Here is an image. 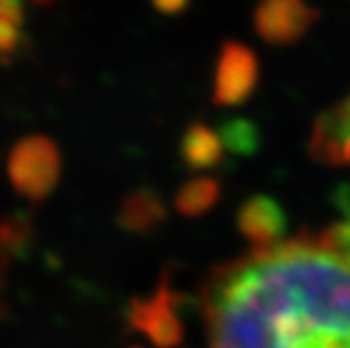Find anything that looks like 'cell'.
<instances>
[{
  "label": "cell",
  "mask_w": 350,
  "mask_h": 348,
  "mask_svg": "<svg viewBox=\"0 0 350 348\" xmlns=\"http://www.w3.org/2000/svg\"><path fill=\"white\" fill-rule=\"evenodd\" d=\"M208 348H350V226L273 242L215 276Z\"/></svg>",
  "instance_id": "6da1fadb"
},
{
  "label": "cell",
  "mask_w": 350,
  "mask_h": 348,
  "mask_svg": "<svg viewBox=\"0 0 350 348\" xmlns=\"http://www.w3.org/2000/svg\"><path fill=\"white\" fill-rule=\"evenodd\" d=\"M310 18L301 0H267L258 12V29L269 41H289L303 34Z\"/></svg>",
  "instance_id": "7a4b0ae2"
},
{
  "label": "cell",
  "mask_w": 350,
  "mask_h": 348,
  "mask_svg": "<svg viewBox=\"0 0 350 348\" xmlns=\"http://www.w3.org/2000/svg\"><path fill=\"white\" fill-rule=\"evenodd\" d=\"M256 62L253 57L240 46L226 48L224 57L219 62L217 79H215V95L224 105L240 102L251 91L256 81Z\"/></svg>",
  "instance_id": "3957f363"
},
{
  "label": "cell",
  "mask_w": 350,
  "mask_h": 348,
  "mask_svg": "<svg viewBox=\"0 0 350 348\" xmlns=\"http://www.w3.org/2000/svg\"><path fill=\"white\" fill-rule=\"evenodd\" d=\"M314 150L325 161L350 165V98L319 120Z\"/></svg>",
  "instance_id": "277c9868"
},
{
  "label": "cell",
  "mask_w": 350,
  "mask_h": 348,
  "mask_svg": "<svg viewBox=\"0 0 350 348\" xmlns=\"http://www.w3.org/2000/svg\"><path fill=\"white\" fill-rule=\"evenodd\" d=\"M136 325L159 344L170 346L178 339L176 317L172 312V308H170V303L161 301V296L159 299L154 296L150 303H143L136 310Z\"/></svg>",
  "instance_id": "5b68a950"
},
{
  "label": "cell",
  "mask_w": 350,
  "mask_h": 348,
  "mask_svg": "<svg viewBox=\"0 0 350 348\" xmlns=\"http://www.w3.org/2000/svg\"><path fill=\"white\" fill-rule=\"evenodd\" d=\"M242 228L260 247L273 244L278 242L275 235L280 231V213L271 202H251L242 211Z\"/></svg>",
  "instance_id": "8992f818"
},
{
  "label": "cell",
  "mask_w": 350,
  "mask_h": 348,
  "mask_svg": "<svg viewBox=\"0 0 350 348\" xmlns=\"http://www.w3.org/2000/svg\"><path fill=\"white\" fill-rule=\"evenodd\" d=\"M185 154H188V159L192 163L211 165L219 154V143L215 140V136L211 134V131L195 129V131H190L188 140H185Z\"/></svg>",
  "instance_id": "52a82bcc"
}]
</instances>
